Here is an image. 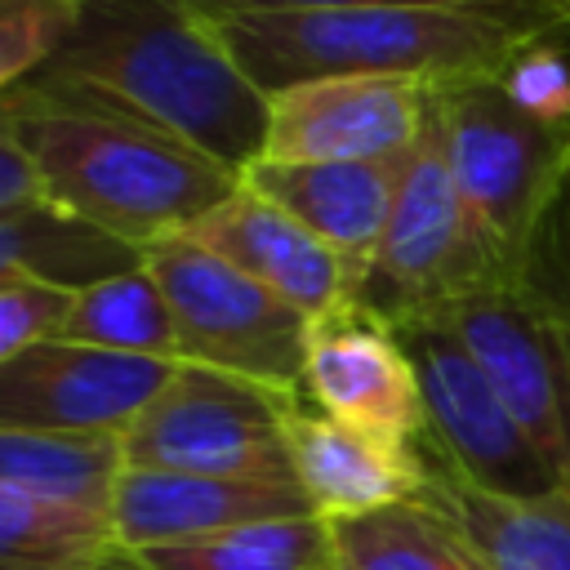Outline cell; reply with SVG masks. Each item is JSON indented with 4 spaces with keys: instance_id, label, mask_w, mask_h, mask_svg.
Here are the masks:
<instances>
[{
    "instance_id": "cell-1",
    "label": "cell",
    "mask_w": 570,
    "mask_h": 570,
    "mask_svg": "<svg viewBox=\"0 0 570 570\" xmlns=\"http://www.w3.org/2000/svg\"><path fill=\"white\" fill-rule=\"evenodd\" d=\"M22 85L116 107L232 174L267 147V94L196 0H80L58 53Z\"/></svg>"
},
{
    "instance_id": "cell-2",
    "label": "cell",
    "mask_w": 570,
    "mask_h": 570,
    "mask_svg": "<svg viewBox=\"0 0 570 570\" xmlns=\"http://www.w3.org/2000/svg\"><path fill=\"white\" fill-rule=\"evenodd\" d=\"M0 129L36 165L49 205L134 249L187 232L240 187L191 142L71 94L13 85L0 94Z\"/></svg>"
},
{
    "instance_id": "cell-3",
    "label": "cell",
    "mask_w": 570,
    "mask_h": 570,
    "mask_svg": "<svg viewBox=\"0 0 570 570\" xmlns=\"http://www.w3.org/2000/svg\"><path fill=\"white\" fill-rule=\"evenodd\" d=\"M263 94L321 76H503L557 27L490 9H289L214 18Z\"/></svg>"
},
{
    "instance_id": "cell-4",
    "label": "cell",
    "mask_w": 570,
    "mask_h": 570,
    "mask_svg": "<svg viewBox=\"0 0 570 570\" xmlns=\"http://www.w3.org/2000/svg\"><path fill=\"white\" fill-rule=\"evenodd\" d=\"M499 285H517V267L481 232L468 200L459 196L436 120L428 116L423 138L405 156L379 254L352 298L387 325H401L414 316H436Z\"/></svg>"
},
{
    "instance_id": "cell-5",
    "label": "cell",
    "mask_w": 570,
    "mask_h": 570,
    "mask_svg": "<svg viewBox=\"0 0 570 570\" xmlns=\"http://www.w3.org/2000/svg\"><path fill=\"white\" fill-rule=\"evenodd\" d=\"M432 120L481 232L512 267L570 174V129L530 120L499 76L432 80Z\"/></svg>"
},
{
    "instance_id": "cell-6",
    "label": "cell",
    "mask_w": 570,
    "mask_h": 570,
    "mask_svg": "<svg viewBox=\"0 0 570 570\" xmlns=\"http://www.w3.org/2000/svg\"><path fill=\"white\" fill-rule=\"evenodd\" d=\"M142 267L156 276L169 303L178 361L303 396L312 321L298 307L187 232L142 245Z\"/></svg>"
},
{
    "instance_id": "cell-7",
    "label": "cell",
    "mask_w": 570,
    "mask_h": 570,
    "mask_svg": "<svg viewBox=\"0 0 570 570\" xmlns=\"http://www.w3.org/2000/svg\"><path fill=\"white\" fill-rule=\"evenodd\" d=\"M298 401L303 396L178 361L151 405L120 432L125 468L227 481H298L285 432Z\"/></svg>"
},
{
    "instance_id": "cell-8",
    "label": "cell",
    "mask_w": 570,
    "mask_h": 570,
    "mask_svg": "<svg viewBox=\"0 0 570 570\" xmlns=\"http://www.w3.org/2000/svg\"><path fill=\"white\" fill-rule=\"evenodd\" d=\"M414 361L428 432L423 441L468 481L499 494H548L561 490L557 472L543 463L525 428L512 419L476 356L463 347L454 325L436 316H414L392 325Z\"/></svg>"
},
{
    "instance_id": "cell-9",
    "label": "cell",
    "mask_w": 570,
    "mask_h": 570,
    "mask_svg": "<svg viewBox=\"0 0 570 570\" xmlns=\"http://www.w3.org/2000/svg\"><path fill=\"white\" fill-rule=\"evenodd\" d=\"M441 316L476 356L557 481L570 485V334H561L521 285L472 294Z\"/></svg>"
},
{
    "instance_id": "cell-10",
    "label": "cell",
    "mask_w": 570,
    "mask_h": 570,
    "mask_svg": "<svg viewBox=\"0 0 570 570\" xmlns=\"http://www.w3.org/2000/svg\"><path fill=\"white\" fill-rule=\"evenodd\" d=\"M432 116L423 76H321L267 94V147L258 160H396Z\"/></svg>"
},
{
    "instance_id": "cell-11",
    "label": "cell",
    "mask_w": 570,
    "mask_h": 570,
    "mask_svg": "<svg viewBox=\"0 0 570 570\" xmlns=\"http://www.w3.org/2000/svg\"><path fill=\"white\" fill-rule=\"evenodd\" d=\"M174 370L178 361L102 352L53 334L0 361V428L125 432Z\"/></svg>"
},
{
    "instance_id": "cell-12",
    "label": "cell",
    "mask_w": 570,
    "mask_h": 570,
    "mask_svg": "<svg viewBox=\"0 0 570 570\" xmlns=\"http://www.w3.org/2000/svg\"><path fill=\"white\" fill-rule=\"evenodd\" d=\"M303 401L401 441L428 432L419 374L401 334L356 298L307 325Z\"/></svg>"
},
{
    "instance_id": "cell-13",
    "label": "cell",
    "mask_w": 570,
    "mask_h": 570,
    "mask_svg": "<svg viewBox=\"0 0 570 570\" xmlns=\"http://www.w3.org/2000/svg\"><path fill=\"white\" fill-rule=\"evenodd\" d=\"M187 236H196L200 245L236 263L245 276L281 294L307 321L334 312L356 294L347 263L316 232H307L289 209H281L276 200H267L245 183L218 209L191 223Z\"/></svg>"
},
{
    "instance_id": "cell-14",
    "label": "cell",
    "mask_w": 570,
    "mask_h": 570,
    "mask_svg": "<svg viewBox=\"0 0 570 570\" xmlns=\"http://www.w3.org/2000/svg\"><path fill=\"white\" fill-rule=\"evenodd\" d=\"M289 459L294 476L316 508V517H361L405 499H419L428 481V463L419 441H401L298 401L289 410Z\"/></svg>"
},
{
    "instance_id": "cell-15",
    "label": "cell",
    "mask_w": 570,
    "mask_h": 570,
    "mask_svg": "<svg viewBox=\"0 0 570 570\" xmlns=\"http://www.w3.org/2000/svg\"><path fill=\"white\" fill-rule=\"evenodd\" d=\"M316 512L298 481H227L196 472L125 468L111 494V530L129 552L200 539L214 530L267 521V517H307Z\"/></svg>"
},
{
    "instance_id": "cell-16",
    "label": "cell",
    "mask_w": 570,
    "mask_h": 570,
    "mask_svg": "<svg viewBox=\"0 0 570 570\" xmlns=\"http://www.w3.org/2000/svg\"><path fill=\"white\" fill-rule=\"evenodd\" d=\"M405 174V156L396 160H254L240 183L289 209L307 232H316L361 285L365 267L379 254L383 227L392 218V200Z\"/></svg>"
},
{
    "instance_id": "cell-17",
    "label": "cell",
    "mask_w": 570,
    "mask_h": 570,
    "mask_svg": "<svg viewBox=\"0 0 570 570\" xmlns=\"http://www.w3.org/2000/svg\"><path fill=\"white\" fill-rule=\"evenodd\" d=\"M428 481L419 490L441 517H450L490 570H570V485L548 494H499L454 472L419 436Z\"/></svg>"
},
{
    "instance_id": "cell-18",
    "label": "cell",
    "mask_w": 570,
    "mask_h": 570,
    "mask_svg": "<svg viewBox=\"0 0 570 570\" xmlns=\"http://www.w3.org/2000/svg\"><path fill=\"white\" fill-rule=\"evenodd\" d=\"M138 263L142 249L80 223L49 200L0 214V285L49 281L62 289H85L107 276L134 272Z\"/></svg>"
},
{
    "instance_id": "cell-19",
    "label": "cell",
    "mask_w": 570,
    "mask_h": 570,
    "mask_svg": "<svg viewBox=\"0 0 570 570\" xmlns=\"http://www.w3.org/2000/svg\"><path fill=\"white\" fill-rule=\"evenodd\" d=\"M120 472H125L120 432L0 428V485L4 490L111 512Z\"/></svg>"
},
{
    "instance_id": "cell-20",
    "label": "cell",
    "mask_w": 570,
    "mask_h": 570,
    "mask_svg": "<svg viewBox=\"0 0 570 570\" xmlns=\"http://www.w3.org/2000/svg\"><path fill=\"white\" fill-rule=\"evenodd\" d=\"M338 570H490L468 534L423 499L330 521Z\"/></svg>"
},
{
    "instance_id": "cell-21",
    "label": "cell",
    "mask_w": 570,
    "mask_h": 570,
    "mask_svg": "<svg viewBox=\"0 0 570 570\" xmlns=\"http://www.w3.org/2000/svg\"><path fill=\"white\" fill-rule=\"evenodd\" d=\"M151 570H338L325 517H267L138 552Z\"/></svg>"
},
{
    "instance_id": "cell-22",
    "label": "cell",
    "mask_w": 570,
    "mask_h": 570,
    "mask_svg": "<svg viewBox=\"0 0 570 570\" xmlns=\"http://www.w3.org/2000/svg\"><path fill=\"white\" fill-rule=\"evenodd\" d=\"M58 338L89 343L102 352H125V356L178 361L169 303L142 263L134 272H120V276L76 289V303H71Z\"/></svg>"
},
{
    "instance_id": "cell-23",
    "label": "cell",
    "mask_w": 570,
    "mask_h": 570,
    "mask_svg": "<svg viewBox=\"0 0 570 570\" xmlns=\"http://www.w3.org/2000/svg\"><path fill=\"white\" fill-rule=\"evenodd\" d=\"M111 548L107 512L0 485V570H94Z\"/></svg>"
},
{
    "instance_id": "cell-24",
    "label": "cell",
    "mask_w": 570,
    "mask_h": 570,
    "mask_svg": "<svg viewBox=\"0 0 570 570\" xmlns=\"http://www.w3.org/2000/svg\"><path fill=\"white\" fill-rule=\"evenodd\" d=\"M517 285L561 334H570V174L521 254Z\"/></svg>"
},
{
    "instance_id": "cell-25",
    "label": "cell",
    "mask_w": 570,
    "mask_h": 570,
    "mask_svg": "<svg viewBox=\"0 0 570 570\" xmlns=\"http://www.w3.org/2000/svg\"><path fill=\"white\" fill-rule=\"evenodd\" d=\"M80 0H0V94L40 71L76 22Z\"/></svg>"
},
{
    "instance_id": "cell-26",
    "label": "cell",
    "mask_w": 570,
    "mask_h": 570,
    "mask_svg": "<svg viewBox=\"0 0 570 570\" xmlns=\"http://www.w3.org/2000/svg\"><path fill=\"white\" fill-rule=\"evenodd\" d=\"M503 94L539 125H557L570 129V62L566 53L543 36L530 40L499 76Z\"/></svg>"
},
{
    "instance_id": "cell-27",
    "label": "cell",
    "mask_w": 570,
    "mask_h": 570,
    "mask_svg": "<svg viewBox=\"0 0 570 570\" xmlns=\"http://www.w3.org/2000/svg\"><path fill=\"white\" fill-rule=\"evenodd\" d=\"M209 18L232 13H289V9H490L517 18H543L552 27L570 22V0H196Z\"/></svg>"
},
{
    "instance_id": "cell-28",
    "label": "cell",
    "mask_w": 570,
    "mask_h": 570,
    "mask_svg": "<svg viewBox=\"0 0 570 570\" xmlns=\"http://www.w3.org/2000/svg\"><path fill=\"white\" fill-rule=\"evenodd\" d=\"M76 303V289L49 281H9L0 285V361L27 352L40 338H53Z\"/></svg>"
},
{
    "instance_id": "cell-29",
    "label": "cell",
    "mask_w": 570,
    "mask_h": 570,
    "mask_svg": "<svg viewBox=\"0 0 570 570\" xmlns=\"http://www.w3.org/2000/svg\"><path fill=\"white\" fill-rule=\"evenodd\" d=\"M40 200H45V187H40L36 165H31L27 151L0 129V214L27 209V205H40Z\"/></svg>"
},
{
    "instance_id": "cell-30",
    "label": "cell",
    "mask_w": 570,
    "mask_h": 570,
    "mask_svg": "<svg viewBox=\"0 0 570 570\" xmlns=\"http://www.w3.org/2000/svg\"><path fill=\"white\" fill-rule=\"evenodd\" d=\"M94 570H151V566H147L138 552H129V548H120V543H116V548H111Z\"/></svg>"
}]
</instances>
